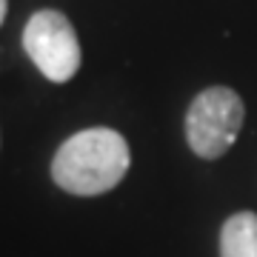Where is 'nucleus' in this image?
I'll return each mask as SVG.
<instances>
[{
	"instance_id": "nucleus-1",
	"label": "nucleus",
	"mask_w": 257,
	"mask_h": 257,
	"mask_svg": "<svg viewBox=\"0 0 257 257\" xmlns=\"http://www.w3.org/2000/svg\"><path fill=\"white\" fill-rule=\"evenodd\" d=\"M132 155L126 138L106 126L83 128L60 143L52 160V180L77 197L111 192L126 177Z\"/></svg>"
},
{
	"instance_id": "nucleus-2",
	"label": "nucleus",
	"mask_w": 257,
	"mask_h": 257,
	"mask_svg": "<svg viewBox=\"0 0 257 257\" xmlns=\"http://www.w3.org/2000/svg\"><path fill=\"white\" fill-rule=\"evenodd\" d=\"M246 120V106L229 86L203 89L186 111V143L203 160H217L234 146Z\"/></svg>"
},
{
	"instance_id": "nucleus-3",
	"label": "nucleus",
	"mask_w": 257,
	"mask_h": 257,
	"mask_svg": "<svg viewBox=\"0 0 257 257\" xmlns=\"http://www.w3.org/2000/svg\"><path fill=\"white\" fill-rule=\"evenodd\" d=\"M23 49L52 83H69L80 69V40L72 20L57 9H40L23 29Z\"/></svg>"
},
{
	"instance_id": "nucleus-4",
	"label": "nucleus",
	"mask_w": 257,
	"mask_h": 257,
	"mask_svg": "<svg viewBox=\"0 0 257 257\" xmlns=\"http://www.w3.org/2000/svg\"><path fill=\"white\" fill-rule=\"evenodd\" d=\"M220 257H257V214L237 211L220 229Z\"/></svg>"
},
{
	"instance_id": "nucleus-5",
	"label": "nucleus",
	"mask_w": 257,
	"mask_h": 257,
	"mask_svg": "<svg viewBox=\"0 0 257 257\" xmlns=\"http://www.w3.org/2000/svg\"><path fill=\"white\" fill-rule=\"evenodd\" d=\"M6 9H9V0H0V26H3V20H6Z\"/></svg>"
}]
</instances>
